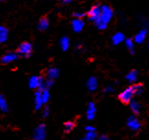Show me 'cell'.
<instances>
[{
  "label": "cell",
  "mask_w": 149,
  "mask_h": 140,
  "mask_svg": "<svg viewBox=\"0 0 149 140\" xmlns=\"http://www.w3.org/2000/svg\"><path fill=\"white\" fill-rule=\"evenodd\" d=\"M59 75H60V71H59V69H57L56 67H51L47 71L48 79L54 80L59 77Z\"/></svg>",
  "instance_id": "e0dca14e"
},
{
  "label": "cell",
  "mask_w": 149,
  "mask_h": 140,
  "mask_svg": "<svg viewBox=\"0 0 149 140\" xmlns=\"http://www.w3.org/2000/svg\"><path fill=\"white\" fill-rule=\"evenodd\" d=\"M95 25H96L97 28H98V30H100V31H103V30H105V29L107 28V24H104V23H102L101 21L98 22Z\"/></svg>",
  "instance_id": "f1b7e54d"
},
{
  "label": "cell",
  "mask_w": 149,
  "mask_h": 140,
  "mask_svg": "<svg viewBox=\"0 0 149 140\" xmlns=\"http://www.w3.org/2000/svg\"><path fill=\"white\" fill-rule=\"evenodd\" d=\"M134 87L133 86H129L120 93L119 94V100L121 101L123 103L127 104L130 103L133 101V98L134 97Z\"/></svg>",
  "instance_id": "6da1fadb"
},
{
  "label": "cell",
  "mask_w": 149,
  "mask_h": 140,
  "mask_svg": "<svg viewBox=\"0 0 149 140\" xmlns=\"http://www.w3.org/2000/svg\"><path fill=\"white\" fill-rule=\"evenodd\" d=\"M70 46V40L68 37L64 36L60 40V47L63 51H66Z\"/></svg>",
  "instance_id": "ffe728a7"
},
{
  "label": "cell",
  "mask_w": 149,
  "mask_h": 140,
  "mask_svg": "<svg viewBox=\"0 0 149 140\" xmlns=\"http://www.w3.org/2000/svg\"><path fill=\"white\" fill-rule=\"evenodd\" d=\"M74 126H76L74 122L68 121V122H66V123H65V124H64V131L65 133H69V132H71L74 129Z\"/></svg>",
  "instance_id": "cb8c5ba5"
},
{
  "label": "cell",
  "mask_w": 149,
  "mask_h": 140,
  "mask_svg": "<svg viewBox=\"0 0 149 140\" xmlns=\"http://www.w3.org/2000/svg\"><path fill=\"white\" fill-rule=\"evenodd\" d=\"M34 105H35V110H40L42 107V101L41 97V90H38L34 94Z\"/></svg>",
  "instance_id": "9a60e30c"
},
{
  "label": "cell",
  "mask_w": 149,
  "mask_h": 140,
  "mask_svg": "<svg viewBox=\"0 0 149 140\" xmlns=\"http://www.w3.org/2000/svg\"><path fill=\"white\" fill-rule=\"evenodd\" d=\"M113 17V9L108 5L101 6V15H100V21L104 24L110 22Z\"/></svg>",
  "instance_id": "3957f363"
},
{
  "label": "cell",
  "mask_w": 149,
  "mask_h": 140,
  "mask_svg": "<svg viewBox=\"0 0 149 140\" xmlns=\"http://www.w3.org/2000/svg\"><path fill=\"white\" fill-rule=\"evenodd\" d=\"M129 104H130V105H129V106H130V109H131L132 112L134 113V114L136 115V114H139V113H140V112H141V108H142L140 102H138L135 101V100H133Z\"/></svg>",
  "instance_id": "5bb4252c"
},
{
  "label": "cell",
  "mask_w": 149,
  "mask_h": 140,
  "mask_svg": "<svg viewBox=\"0 0 149 140\" xmlns=\"http://www.w3.org/2000/svg\"><path fill=\"white\" fill-rule=\"evenodd\" d=\"M71 2H72L71 0H65V1H63V3H64V4H69Z\"/></svg>",
  "instance_id": "e575fe53"
},
{
  "label": "cell",
  "mask_w": 149,
  "mask_h": 140,
  "mask_svg": "<svg viewBox=\"0 0 149 140\" xmlns=\"http://www.w3.org/2000/svg\"><path fill=\"white\" fill-rule=\"evenodd\" d=\"M88 19L92 21L94 24H97L100 21V15H101V6L100 4H96L91 7V8L88 12Z\"/></svg>",
  "instance_id": "7a4b0ae2"
},
{
  "label": "cell",
  "mask_w": 149,
  "mask_h": 140,
  "mask_svg": "<svg viewBox=\"0 0 149 140\" xmlns=\"http://www.w3.org/2000/svg\"><path fill=\"white\" fill-rule=\"evenodd\" d=\"M17 59H18V54H15L13 52H9L5 54L1 57V63L4 64V65H8V64L16 61Z\"/></svg>",
  "instance_id": "ba28073f"
},
{
  "label": "cell",
  "mask_w": 149,
  "mask_h": 140,
  "mask_svg": "<svg viewBox=\"0 0 149 140\" xmlns=\"http://www.w3.org/2000/svg\"><path fill=\"white\" fill-rule=\"evenodd\" d=\"M144 23H145V26H146V31H149V19L146 20L144 21Z\"/></svg>",
  "instance_id": "836d02e7"
},
{
  "label": "cell",
  "mask_w": 149,
  "mask_h": 140,
  "mask_svg": "<svg viewBox=\"0 0 149 140\" xmlns=\"http://www.w3.org/2000/svg\"><path fill=\"white\" fill-rule=\"evenodd\" d=\"M126 124H127V126L129 129L133 132L139 131L141 128V123L139 122L138 119H137L135 115H131L130 117H128Z\"/></svg>",
  "instance_id": "52a82bcc"
},
{
  "label": "cell",
  "mask_w": 149,
  "mask_h": 140,
  "mask_svg": "<svg viewBox=\"0 0 149 140\" xmlns=\"http://www.w3.org/2000/svg\"><path fill=\"white\" fill-rule=\"evenodd\" d=\"M97 138L96 132H87L82 140H95Z\"/></svg>",
  "instance_id": "484cf974"
},
{
  "label": "cell",
  "mask_w": 149,
  "mask_h": 140,
  "mask_svg": "<svg viewBox=\"0 0 149 140\" xmlns=\"http://www.w3.org/2000/svg\"><path fill=\"white\" fill-rule=\"evenodd\" d=\"M41 97H42V101L43 104H46L49 100H50V92L49 90H41Z\"/></svg>",
  "instance_id": "603a6c76"
},
{
  "label": "cell",
  "mask_w": 149,
  "mask_h": 140,
  "mask_svg": "<svg viewBox=\"0 0 149 140\" xmlns=\"http://www.w3.org/2000/svg\"><path fill=\"white\" fill-rule=\"evenodd\" d=\"M147 45H148V47H149V40H148V43H147Z\"/></svg>",
  "instance_id": "d590c367"
},
{
  "label": "cell",
  "mask_w": 149,
  "mask_h": 140,
  "mask_svg": "<svg viewBox=\"0 0 149 140\" xmlns=\"http://www.w3.org/2000/svg\"><path fill=\"white\" fill-rule=\"evenodd\" d=\"M34 140H45L46 139V126L43 124H40L33 131Z\"/></svg>",
  "instance_id": "5b68a950"
},
{
  "label": "cell",
  "mask_w": 149,
  "mask_h": 140,
  "mask_svg": "<svg viewBox=\"0 0 149 140\" xmlns=\"http://www.w3.org/2000/svg\"><path fill=\"white\" fill-rule=\"evenodd\" d=\"M85 129L87 132H95V128L93 126H91V125H87L85 127Z\"/></svg>",
  "instance_id": "1f68e13d"
},
{
  "label": "cell",
  "mask_w": 149,
  "mask_h": 140,
  "mask_svg": "<svg viewBox=\"0 0 149 140\" xmlns=\"http://www.w3.org/2000/svg\"><path fill=\"white\" fill-rule=\"evenodd\" d=\"M103 91L106 92V93L112 92V91H114V88H113L112 86H111V85H108V86H106V87L104 88V90H103Z\"/></svg>",
  "instance_id": "4dcf8cb0"
},
{
  "label": "cell",
  "mask_w": 149,
  "mask_h": 140,
  "mask_svg": "<svg viewBox=\"0 0 149 140\" xmlns=\"http://www.w3.org/2000/svg\"><path fill=\"white\" fill-rule=\"evenodd\" d=\"M85 26V22L83 20H79V19H74L72 20V28L74 32H80Z\"/></svg>",
  "instance_id": "8fae6325"
},
{
  "label": "cell",
  "mask_w": 149,
  "mask_h": 140,
  "mask_svg": "<svg viewBox=\"0 0 149 140\" xmlns=\"http://www.w3.org/2000/svg\"><path fill=\"white\" fill-rule=\"evenodd\" d=\"M124 40H125V36L123 32H116L111 37V43L113 45H118L120 43H122Z\"/></svg>",
  "instance_id": "4fadbf2b"
},
{
  "label": "cell",
  "mask_w": 149,
  "mask_h": 140,
  "mask_svg": "<svg viewBox=\"0 0 149 140\" xmlns=\"http://www.w3.org/2000/svg\"><path fill=\"white\" fill-rule=\"evenodd\" d=\"M8 39V30L5 26H0V43H4Z\"/></svg>",
  "instance_id": "d6986e66"
},
{
  "label": "cell",
  "mask_w": 149,
  "mask_h": 140,
  "mask_svg": "<svg viewBox=\"0 0 149 140\" xmlns=\"http://www.w3.org/2000/svg\"><path fill=\"white\" fill-rule=\"evenodd\" d=\"M29 87L32 90H44V79L42 77H37L34 76L31 77V79L29 80Z\"/></svg>",
  "instance_id": "277c9868"
},
{
  "label": "cell",
  "mask_w": 149,
  "mask_h": 140,
  "mask_svg": "<svg viewBox=\"0 0 149 140\" xmlns=\"http://www.w3.org/2000/svg\"><path fill=\"white\" fill-rule=\"evenodd\" d=\"M125 46L127 47V49L130 51V52L132 55L134 54V42L133 41V39L128 38L125 40Z\"/></svg>",
  "instance_id": "44dd1931"
},
{
  "label": "cell",
  "mask_w": 149,
  "mask_h": 140,
  "mask_svg": "<svg viewBox=\"0 0 149 140\" xmlns=\"http://www.w3.org/2000/svg\"><path fill=\"white\" fill-rule=\"evenodd\" d=\"M133 87H134V90L135 95H140L145 90V88H144V85L143 84H135Z\"/></svg>",
  "instance_id": "d4e9b609"
},
{
  "label": "cell",
  "mask_w": 149,
  "mask_h": 140,
  "mask_svg": "<svg viewBox=\"0 0 149 140\" xmlns=\"http://www.w3.org/2000/svg\"><path fill=\"white\" fill-rule=\"evenodd\" d=\"M49 113H50L49 106H44V108L42 110V116L43 117H47V116L49 115Z\"/></svg>",
  "instance_id": "f546056e"
},
{
  "label": "cell",
  "mask_w": 149,
  "mask_h": 140,
  "mask_svg": "<svg viewBox=\"0 0 149 140\" xmlns=\"http://www.w3.org/2000/svg\"><path fill=\"white\" fill-rule=\"evenodd\" d=\"M146 34H147V31L146 29H142L140 32H138L135 34V36L134 38V42L137 44H142L146 41Z\"/></svg>",
  "instance_id": "9c48e42d"
},
{
  "label": "cell",
  "mask_w": 149,
  "mask_h": 140,
  "mask_svg": "<svg viewBox=\"0 0 149 140\" xmlns=\"http://www.w3.org/2000/svg\"><path fill=\"white\" fill-rule=\"evenodd\" d=\"M98 88V79L96 77H91L87 81V89L88 91L93 92Z\"/></svg>",
  "instance_id": "7c38bea8"
},
{
  "label": "cell",
  "mask_w": 149,
  "mask_h": 140,
  "mask_svg": "<svg viewBox=\"0 0 149 140\" xmlns=\"http://www.w3.org/2000/svg\"><path fill=\"white\" fill-rule=\"evenodd\" d=\"M97 111L96 105L93 102H90L88 104V109H87V118L89 121H92L95 118V113Z\"/></svg>",
  "instance_id": "30bf717a"
},
{
  "label": "cell",
  "mask_w": 149,
  "mask_h": 140,
  "mask_svg": "<svg viewBox=\"0 0 149 140\" xmlns=\"http://www.w3.org/2000/svg\"><path fill=\"white\" fill-rule=\"evenodd\" d=\"M0 110H1L3 113H7L8 111V105L2 94H0Z\"/></svg>",
  "instance_id": "7402d4cb"
},
{
  "label": "cell",
  "mask_w": 149,
  "mask_h": 140,
  "mask_svg": "<svg viewBox=\"0 0 149 140\" xmlns=\"http://www.w3.org/2000/svg\"><path fill=\"white\" fill-rule=\"evenodd\" d=\"M98 140H111V138L109 137L107 135H101V136H99Z\"/></svg>",
  "instance_id": "d6a6232c"
},
{
  "label": "cell",
  "mask_w": 149,
  "mask_h": 140,
  "mask_svg": "<svg viewBox=\"0 0 149 140\" xmlns=\"http://www.w3.org/2000/svg\"><path fill=\"white\" fill-rule=\"evenodd\" d=\"M138 78V72L137 70H131L130 72L127 73V75L125 76V79L129 81L130 83H134L135 81Z\"/></svg>",
  "instance_id": "2e32d148"
},
{
  "label": "cell",
  "mask_w": 149,
  "mask_h": 140,
  "mask_svg": "<svg viewBox=\"0 0 149 140\" xmlns=\"http://www.w3.org/2000/svg\"><path fill=\"white\" fill-rule=\"evenodd\" d=\"M53 85H54V80L52 79L44 80V90H49Z\"/></svg>",
  "instance_id": "4316f807"
},
{
  "label": "cell",
  "mask_w": 149,
  "mask_h": 140,
  "mask_svg": "<svg viewBox=\"0 0 149 140\" xmlns=\"http://www.w3.org/2000/svg\"><path fill=\"white\" fill-rule=\"evenodd\" d=\"M73 16L76 18V19H79V20H82L83 18L86 16V14L84 12H79V11H77L73 14Z\"/></svg>",
  "instance_id": "83f0119b"
},
{
  "label": "cell",
  "mask_w": 149,
  "mask_h": 140,
  "mask_svg": "<svg viewBox=\"0 0 149 140\" xmlns=\"http://www.w3.org/2000/svg\"><path fill=\"white\" fill-rule=\"evenodd\" d=\"M49 27V20L47 19L46 17H42L41 20H39L38 23V30L44 32L46 31Z\"/></svg>",
  "instance_id": "ac0fdd59"
},
{
  "label": "cell",
  "mask_w": 149,
  "mask_h": 140,
  "mask_svg": "<svg viewBox=\"0 0 149 140\" xmlns=\"http://www.w3.org/2000/svg\"><path fill=\"white\" fill-rule=\"evenodd\" d=\"M32 51V45L31 43L24 42L19 44L18 47V54L23 57H29L31 54Z\"/></svg>",
  "instance_id": "8992f818"
}]
</instances>
